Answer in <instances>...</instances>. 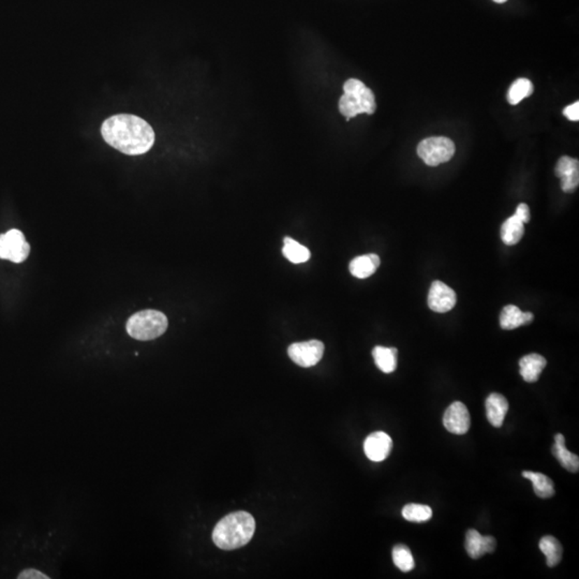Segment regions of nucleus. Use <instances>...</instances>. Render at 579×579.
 Segmentation results:
<instances>
[{
    "mask_svg": "<svg viewBox=\"0 0 579 579\" xmlns=\"http://www.w3.org/2000/svg\"><path fill=\"white\" fill-rule=\"evenodd\" d=\"M102 136L112 148L129 156H138L150 150L155 132L150 124L138 116L120 114L102 124Z\"/></svg>",
    "mask_w": 579,
    "mask_h": 579,
    "instance_id": "f257e3e1",
    "label": "nucleus"
},
{
    "mask_svg": "<svg viewBox=\"0 0 579 579\" xmlns=\"http://www.w3.org/2000/svg\"><path fill=\"white\" fill-rule=\"evenodd\" d=\"M255 532V520L247 512H235L227 515L215 527L213 542L223 550L241 548L250 542Z\"/></svg>",
    "mask_w": 579,
    "mask_h": 579,
    "instance_id": "f03ea898",
    "label": "nucleus"
},
{
    "mask_svg": "<svg viewBox=\"0 0 579 579\" xmlns=\"http://www.w3.org/2000/svg\"><path fill=\"white\" fill-rule=\"evenodd\" d=\"M343 96L339 100V110L350 120L359 114H373L377 110L376 96L373 90L368 88L362 80L350 78L343 85Z\"/></svg>",
    "mask_w": 579,
    "mask_h": 579,
    "instance_id": "7ed1b4c3",
    "label": "nucleus"
},
{
    "mask_svg": "<svg viewBox=\"0 0 579 579\" xmlns=\"http://www.w3.org/2000/svg\"><path fill=\"white\" fill-rule=\"evenodd\" d=\"M168 317L160 311L148 310L134 313L127 321V333L134 339L140 341H154L166 333L168 329Z\"/></svg>",
    "mask_w": 579,
    "mask_h": 579,
    "instance_id": "20e7f679",
    "label": "nucleus"
},
{
    "mask_svg": "<svg viewBox=\"0 0 579 579\" xmlns=\"http://www.w3.org/2000/svg\"><path fill=\"white\" fill-rule=\"evenodd\" d=\"M417 154L427 166H437L453 158L455 144L445 136H431L418 144Z\"/></svg>",
    "mask_w": 579,
    "mask_h": 579,
    "instance_id": "39448f33",
    "label": "nucleus"
},
{
    "mask_svg": "<svg viewBox=\"0 0 579 579\" xmlns=\"http://www.w3.org/2000/svg\"><path fill=\"white\" fill-rule=\"evenodd\" d=\"M30 245L26 241L23 233L16 229L0 235V259L13 263H22L27 259Z\"/></svg>",
    "mask_w": 579,
    "mask_h": 579,
    "instance_id": "423d86ee",
    "label": "nucleus"
},
{
    "mask_svg": "<svg viewBox=\"0 0 579 579\" xmlns=\"http://www.w3.org/2000/svg\"><path fill=\"white\" fill-rule=\"evenodd\" d=\"M324 345L320 341L293 343L287 349L290 359L303 368L317 365L324 354Z\"/></svg>",
    "mask_w": 579,
    "mask_h": 579,
    "instance_id": "0eeeda50",
    "label": "nucleus"
},
{
    "mask_svg": "<svg viewBox=\"0 0 579 579\" xmlns=\"http://www.w3.org/2000/svg\"><path fill=\"white\" fill-rule=\"evenodd\" d=\"M457 296L452 287L442 281L432 283L428 293V306L434 313H445L455 307Z\"/></svg>",
    "mask_w": 579,
    "mask_h": 579,
    "instance_id": "6e6552de",
    "label": "nucleus"
},
{
    "mask_svg": "<svg viewBox=\"0 0 579 579\" xmlns=\"http://www.w3.org/2000/svg\"><path fill=\"white\" fill-rule=\"evenodd\" d=\"M443 425L450 434H466L471 426V417L466 405L460 401L453 402L444 412Z\"/></svg>",
    "mask_w": 579,
    "mask_h": 579,
    "instance_id": "1a4fd4ad",
    "label": "nucleus"
},
{
    "mask_svg": "<svg viewBox=\"0 0 579 579\" xmlns=\"http://www.w3.org/2000/svg\"><path fill=\"white\" fill-rule=\"evenodd\" d=\"M392 450H393L392 438L383 431H376L369 434L364 442L366 456L371 462H383L389 457Z\"/></svg>",
    "mask_w": 579,
    "mask_h": 579,
    "instance_id": "9d476101",
    "label": "nucleus"
},
{
    "mask_svg": "<svg viewBox=\"0 0 579 579\" xmlns=\"http://www.w3.org/2000/svg\"><path fill=\"white\" fill-rule=\"evenodd\" d=\"M556 175L561 180V189L566 193H572L579 185V162L577 159L564 156L559 159Z\"/></svg>",
    "mask_w": 579,
    "mask_h": 579,
    "instance_id": "9b49d317",
    "label": "nucleus"
},
{
    "mask_svg": "<svg viewBox=\"0 0 579 579\" xmlns=\"http://www.w3.org/2000/svg\"><path fill=\"white\" fill-rule=\"evenodd\" d=\"M464 546L470 558L478 559L484 555L494 552L496 547V541L494 536H482L478 531L470 529L466 534Z\"/></svg>",
    "mask_w": 579,
    "mask_h": 579,
    "instance_id": "f8f14e48",
    "label": "nucleus"
},
{
    "mask_svg": "<svg viewBox=\"0 0 579 579\" xmlns=\"http://www.w3.org/2000/svg\"><path fill=\"white\" fill-rule=\"evenodd\" d=\"M485 407L488 422L494 427H501L508 411V399L501 394H490L486 399Z\"/></svg>",
    "mask_w": 579,
    "mask_h": 579,
    "instance_id": "ddd939ff",
    "label": "nucleus"
},
{
    "mask_svg": "<svg viewBox=\"0 0 579 579\" xmlns=\"http://www.w3.org/2000/svg\"><path fill=\"white\" fill-rule=\"evenodd\" d=\"M552 455L560 462L561 466L572 473L579 470V457L566 448V438L562 434L555 436V444L552 448Z\"/></svg>",
    "mask_w": 579,
    "mask_h": 579,
    "instance_id": "4468645a",
    "label": "nucleus"
},
{
    "mask_svg": "<svg viewBox=\"0 0 579 579\" xmlns=\"http://www.w3.org/2000/svg\"><path fill=\"white\" fill-rule=\"evenodd\" d=\"M546 359L540 354L531 353L522 357L520 361V373L522 379L528 383L538 381L543 370L546 367Z\"/></svg>",
    "mask_w": 579,
    "mask_h": 579,
    "instance_id": "2eb2a0df",
    "label": "nucleus"
},
{
    "mask_svg": "<svg viewBox=\"0 0 579 579\" xmlns=\"http://www.w3.org/2000/svg\"><path fill=\"white\" fill-rule=\"evenodd\" d=\"M534 319V313H522L517 306L508 305L504 307L500 315V327L506 331H510L522 325L530 324Z\"/></svg>",
    "mask_w": 579,
    "mask_h": 579,
    "instance_id": "dca6fc26",
    "label": "nucleus"
},
{
    "mask_svg": "<svg viewBox=\"0 0 579 579\" xmlns=\"http://www.w3.org/2000/svg\"><path fill=\"white\" fill-rule=\"evenodd\" d=\"M380 266V257L377 255H365L355 257L350 263V273L352 276L365 279L373 276Z\"/></svg>",
    "mask_w": 579,
    "mask_h": 579,
    "instance_id": "f3484780",
    "label": "nucleus"
},
{
    "mask_svg": "<svg viewBox=\"0 0 579 579\" xmlns=\"http://www.w3.org/2000/svg\"><path fill=\"white\" fill-rule=\"evenodd\" d=\"M522 476L532 482L534 492L538 498H552L556 494L554 482L545 474L540 472L522 471Z\"/></svg>",
    "mask_w": 579,
    "mask_h": 579,
    "instance_id": "a211bd4d",
    "label": "nucleus"
},
{
    "mask_svg": "<svg viewBox=\"0 0 579 579\" xmlns=\"http://www.w3.org/2000/svg\"><path fill=\"white\" fill-rule=\"evenodd\" d=\"M397 354L396 348H386L377 345L373 350V357L376 365L384 373H392L397 368Z\"/></svg>",
    "mask_w": 579,
    "mask_h": 579,
    "instance_id": "6ab92c4d",
    "label": "nucleus"
},
{
    "mask_svg": "<svg viewBox=\"0 0 579 579\" xmlns=\"http://www.w3.org/2000/svg\"><path fill=\"white\" fill-rule=\"evenodd\" d=\"M524 234V223L513 215L504 221L501 227V238L504 244L514 246L518 244Z\"/></svg>",
    "mask_w": 579,
    "mask_h": 579,
    "instance_id": "aec40b11",
    "label": "nucleus"
},
{
    "mask_svg": "<svg viewBox=\"0 0 579 579\" xmlns=\"http://www.w3.org/2000/svg\"><path fill=\"white\" fill-rule=\"evenodd\" d=\"M538 546L541 552L546 557L547 566L554 568L558 566L562 560L563 548L561 543L554 536H546L541 538Z\"/></svg>",
    "mask_w": 579,
    "mask_h": 579,
    "instance_id": "412c9836",
    "label": "nucleus"
},
{
    "mask_svg": "<svg viewBox=\"0 0 579 579\" xmlns=\"http://www.w3.org/2000/svg\"><path fill=\"white\" fill-rule=\"evenodd\" d=\"M283 253L290 262L294 264L307 262L310 259V251L291 237H285Z\"/></svg>",
    "mask_w": 579,
    "mask_h": 579,
    "instance_id": "4be33fe9",
    "label": "nucleus"
},
{
    "mask_svg": "<svg viewBox=\"0 0 579 579\" xmlns=\"http://www.w3.org/2000/svg\"><path fill=\"white\" fill-rule=\"evenodd\" d=\"M534 94V84L528 78H518L510 87L508 92V101L512 106H516L520 101Z\"/></svg>",
    "mask_w": 579,
    "mask_h": 579,
    "instance_id": "5701e85b",
    "label": "nucleus"
},
{
    "mask_svg": "<svg viewBox=\"0 0 579 579\" xmlns=\"http://www.w3.org/2000/svg\"><path fill=\"white\" fill-rule=\"evenodd\" d=\"M392 557H393V562L401 572L408 573L413 570L415 566L414 562L413 555L409 547L405 544H398L394 546L393 552H392Z\"/></svg>",
    "mask_w": 579,
    "mask_h": 579,
    "instance_id": "b1692460",
    "label": "nucleus"
},
{
    "mask_svg": "<svg viewBox=\"0 0 579 579\" xmlns=\"http://www.w3.org/2000/svg\"><path fill=\"white\" fill-rule=\"evenodd\" d=\"M402 517L410 522H426L431 520L432 510L424 504L410 503L403 506L401 510Z\"/></svg>",
    "mask_w": 579,
    "mask_h": 579,
    "instance_id": "393cba45",
    "label": "nucleus"
},
{
    "mask_svg": "<svg viewBox=\"0 0 579 579\" xmlns=\"http://www.w3.org/2000/svg\"><path fill=\"white\" fill-rule=\"evenodd\" d=\"M17 578L20 579H48L50 577L36 569H26L20 573Z\"/></svg>",
    "mask_w": 579,
    "mask_h": 579,
    "instance_id": "a878e982",
    "label": "nucleus"
},
{
    "mask_svg": "<svg viewBox=\"0 0 579 579\" xmlns=\"http://www.w3.org/2000/svg\"><path fill=\"white\" fill-rule=\"evenodd\" d=\"M563 114L568 120L572 122H578L579 120V102L576 101L575 103L571 104L568 108H564Z\"/></svg>",
    "mask_w": 579,
    "mask_h": 579,
    "instance_id": "bb28decb",
    "label": "nucleus"
},
{
    "mask_svg": "<svg viewBox=\"0 0 579 579\" xmlns=\"http://www.w3.org/2000/svg\"><path fill=\"white\" fill-rule=\"evenodd\" d=\"M515 216L518 217L520 220L522 221L524 223L529 222L530 221V208H529L528 205L524 204V203H522V204L518 205L517 209H516V213H515Z\"/></svg>",
    "mask_w": 579,
    "mask_h": 579,
    "instance_id": "cd10ccee",
    "label": "nucleus"
},
{
    "mask_svg": "<svg viewBox=\"0 0 579 579\" xmlns=\"http://www.w3.org/2000/svg\"><path fill=\"white\" fill-rule=\"evenodd\" d=\"M494 3H506V1H508V0H494Z\"/></svg>",
    "mask_w": 579,
    "mask_h": 579,
    "instance_id": "c85d7f7f",
    "label": "nucleus"
}]
</instances>
